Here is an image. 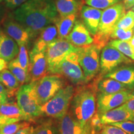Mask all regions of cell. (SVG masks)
Returning <instances> with one entry per match:
<instances>
[{
  "mask_svg": "<svg viewBox=\"0 0 134 134\" xmlns=\"http://www.w3.org/2000/svg\"><path fill=\"white\" fill-rule=\"evenodd\" d=\"M99 115L103 125L129 120L132 115L122 105L104 113L99 114Z\"/></svg>",
  "mask_w": 134,
  "mask_h": 134,
  "instance_id": "cell-20",
  "label": "cell"
},
{
  "mask_svg": "<svg viewBox=\"0 0 134 134\" xmlns=\"http://www.w3.org/2000/svg\"><path fill=\"white\" fill-rule=\"evenodd\" d=\"M34 127L32 126H27L21 129L14 134H32Z\"/></svg>",
  "mask_w": 134,
  "mask_h": 134,
  "instance_id": "cell-40",
  "label": "cell"
},
{
  "mask_svg": "<svg viewBox=\"0 0 134 134\" xmlns=\"http://www.w3.org/2000/svg\"><path fill=\"white\" fill-rule=\"evenodd\" d=\"M78 49L67 55L50 74L61 75L75 85L80 86L87 83L78 61Z\"/></svg>",
  "mask_w": 134,
  "mask_h": 134,
  "instance_id": "cell-6",
  "label": "cell"
},
{
  "mask_svg": "<svg viewBox=\"0 0 134 134\" xmlns=\"http://www.w3.org/2000/svg\"><path fill=\"white\" fill-rule=\"evenodd\" d=\"M58 14L54 0H29L16 8L13 18L26 29L31 41L54 24Z\"/></svg>",
  "mask_w": 134,
  "mask_h": 134,
  "instance_id": "cell-1",
  "label": "cell"
},
{
  "mask_svg": "<svg viewBox=\"0 0 134 134\" xmlns=\"http://www.w3.org/2000/svg\"><path fill=\"white\" fill-rule=\"evenodd\" d=\"M125 9H129L134 6V0H123Z\"/></svg>",
  "mask_w": 134,
  "mask_h": 134,
  "instance_id": "cell-41",
  "label": "cell"
},
{
  "mask_svg": "<svg viewBox=\"0 0 134 134\" xmlns=\"http://www.w3.org/2000/svg\"><path fill=\"white\" fill-rule=\"evenodd\" d=\"M96 96L94 86H81L75 89L69 111L81 126L91 133L90 121L96 113Z\"/></svg>",
  "mask_w": 134,
  "mask_h": 134,
  "instance_id": "cell-2",
  "label": "cell"
},
{
  "mask_svg": "<svg viewBox=\"0 0 134 134\" xmlns=\"http://www.w3.org/2000/svg\"><path fill=\"white\" fill-rule=\"evenodd\" d=\"M55 4L60 17L78 14L83 6L81 0H55Z\"/></svg>",
  "mask_w": 134,
  "mask_h": 134,
  "instance_id": "cell-22",
  "label": "cell"
},
{
  "mask_svg": "<svg viewBox=\"0 0 134 134\" xmlns=\"http://www.w3.org/2000/svg\"><path fill=\"white\" fill-rule=\"evenodd\" d=\"M78 48L65 38L58 37L52 42L46 50L48 74H50L67 55L76 51Z\"/></svg>",
  "mask_w": 134,
  "mask_h": 134,
  "instance_id": "cell-9",
  "label": "cell"
},
{
  "mask_svg": "<svg viewBox=\"0 0 134 134\" xmlns=\"http://www.w3.org/2000/svg\"><path fill=\"white\" fill-rule=\"evenodd\" d=\"M57 36V29L55 25L50 24L47 26L39 34L30 53H34L46 51L48 45L58 38Z\"/></svg>",
  "mask_w": 134,
  "mask_h": 134,
  "instance_id": "cell-17",
  "label": "cell"
},
{
  "mask_svg": "<svg viewBox=\"0 0 134 134\" xmlns=\"http://www.w3.org/2000/svg\"><path fill=\"white\" fill-rule=\"evenodd\" d=\"M110 125L119 127L128 134H134V122L130 120L115 122V123L110 124Z\"/></svg>",
  "mask_w": 134,
  "mask_h": 134,
  "instance_id": "cell-35",
  "label": "cell"
},
{
  "mask_svg": "<svg viewBox=\"0 0 134 134\" xmlns=\"http://www.w3.org/2000/svg\"><path fill=\"white\" fill-rule=\"evenodd\" d=\"M19 51V46L16 42L1 29L0 31V58L9 63L16 57Z\"/></svg>",
  "mask_w": 134,
  "mask_h": 134,
  "instance_id": "cell-18",
  "label": "cell"
},
{
  "mask_svg": "<svg viewBox=\"0 0 134 134\" xmlns=\"http://www.w3.org/2000/svg\"><path fill=\"white\" fill-rule=\"evenodd\" d=\"M32 134H59L58 125L51 119L45 120L34 128Z\"/></svg>",
  "mask_w": 134,
  "mask_h": 134,
  "instance_id": "cell-26",
  "label": "cell"
},
{
  "mask_svg": "<svg viewBox=\"0 0 134 134\" xmlns=\"http://www.w3.org/2000/svg\"><path fill=\"white\" fill-rule=\"evenodd\" d=\"M16 103L29 121L42 116L41 105L38 104L35 82L25 83L16 93Z\"/></svg>",
  "mask_w": 134,
  "mask_h": 134,
  "instance_id": "cell-5",
  "label": "cell"
},
{
  "mask_svg": "<svg viewBox=\"0 0 134 134\" xmlns=\"http://www.w3.org/2000/svg\"><path fill=\"white\" fill-rule=\"evenodd\" d=\"M9 98L10 96L8 90L0 83V105L9 102Z\"/></svg>",
  "mask_w": 134,
  "mask_h": 134,
  "instance_id": "cell-36",
  "label": "cell"
},
{
  "mask_svg": "<svg viewBox=\"0 0 134 134\" xmlns=\"http://www.w3.org/2000/svg\"><path fill=\"white\" fill-rule=\"evenodd\" d=\"M103 11L101 9L83 5L81 9V16L85 26L92 36H96Z\"/></svg>",
  "mask_w": 134,
  "mask_h": 134,
  "instance_id": "cell-15",
  "label": "cell"
},
{
  "mask_svg": "<svg viewBox=\"0 0 134 134\" xmlns=\"http://www.w3.org/2000/svg\"><path fill=\"white\" fill-rule=\"evenodd\" d=\"M130 95H131L132 98H134V88L132 89V90H130Z\"/></svg>",
  "mask_w": 134,
  "mask_h": 134,
  "instance_id": "cell-44",
  "label": "cell"
},
{
  "mask_svg": "<svg viewBox=\"0 0 134 134\" xmlns=\"http://www.w3.org/2000/svg\"><path fill=\"white\" fill-rule=\"evenodd\" d=\"M101 48L93 44L78 47V61L87 83L94 78L100 70V52Z\"/></svg>",
  "mask_w": 134,
  "mask_h": 134,
  "instance_id": "cell-7",
  "label": "cell"
},
{
  "mask_svg": "<svg viewBox=\"0 0 134 134\" xmlns=\"http://www.w3.org/2000/svg\"><path fill=\"white\" fill-rule=\"evenodd\" d=\"M98 134H128L125 131L115 125L104 124L102 125L101 128Z\"/></svg>",
  "mask_w": 134,
  "mask_h": 134,
  "instance_id": "cell-34",
  "label": "cell"
},
{
  "mask_svg": "<svg viewBox=\"0 0 134 134\" xmlns=\"http://www.w3.org/2000/svg\"><path fill=\"white\" fill-rule=\"evenodd\" d=\"M129 42V43L130 44V46H131L132 48H133V51H134V35L133 36V37H132L131 39L129 41H128Z\"/></svg>",
  "mask_w": 134,
  "mask_h": 134,
  "instance_id": "cell-43",
  "label": "cell"
},
{
  "mask_svg": "<svg viewBox=\"0 0 134 134\" xmlns=\"http://www.w3.org/2000/svg\"><path fill=\"white\" fill-rule=\"evenodd\" d=\"M20 121H21V120L19 119L13 118V117H6L4 116V115H0V127Z\"/></svg>",
  "mask_w": 134,
  "mask_h": 134,
  "instance_id": "cell-38",
  "label": "cell"
},
{
  "mask_svg": "<svg viewBox=\"0 0 134 134\" xmlns=\"http://www.w3.org/2000/svg\"><path fill=\"white\" fill-rule=\"evenodd\" d=\"M119 2L120 0H85L88 6L99 9H105Z\"/></svg>",
  "mask_w": 134,
  "mask_h": 134,
  "instance_id": "cell-33",
  "label": "cell"
},
{
  "mask_svg": "<svg viewBox=\"0 0 134 134\" xmlns=\"http://www.w3.org/2000/svg\"><path fill=\"white\" fill-rule=\"evenodd\" d=\"M3 31L13 38L18 46H27L31 41L26 29L14 19H6L3 23Z\"/></svg>",
  "mask_w": 134,
  "mask_h": 134,
  "instance_id": "cell-13",
  "label": "cell"
},
{
  "mask_svg": "<svg viewBox=\"0 0 134 134\" xmlns=\"http://www.w3.org/2000/svg\"><path fill=\"white\" fill-rule=\"evenodd\" d=\"M8 69L16 77L21 85L26 83L27 74L18 62L16 58L8 63Z\"/></svg>",
  "mask_w": 134,
  "mask_h": 134,
  "instance_id": "cell-27",
  "label": "cell"
},
{
  "mask_svg": "<svg viewBox=\"0 0 134 134\" xmlns=\"http://www.w3.org/2000/svg\"><path fill=\"white\" fill-rule=\"evenodd\" d=\"M0 83L7 89L10 98L14 96L21 86L18 80L8 68L0 72Z\"/></svg>",
  "mask_w": 134,
  "mask_h": 134,
  "instance_id": "cell-25",
  "label": "cell"
},
{
  "mask_svg": "<svg viewBox=\"0 0 134 134\" xmlns=\"http://www.w3.org/2000/svg\"><path fill=\"white\" fill-rule=\"evenodd\" d=\"M108 44L115 48L127 57L134 61V51L128 41L113 39V41L109 42Z\"/></svg>",
  "mask_w": 134,
  "mask_h": 134,
  "instance_id": "cell-28",
  "label": "cell"
},
{
  "mask_svg": "<svg viewBox=\"0 0 134 134\" xmlns=\"http://www.w3.org/2000/svg\"><path fill=\"white\" fill-rule=\"evenodd\" d=\"M77 15L78 14H73L63 17H57L54 24L57 29L58 38L66 39L75 26Z\"/></svg>",
  "mask_w": 134,
  "mask_h": 134,
  "instance_id": "cell-21",
  "label": "cell"
},
{
  "mask_svg": "<svg viewBox=\"0 0 134 134\" xmlns=\"http://www.w3.org/2000/svg\"><path fill=\"white\" fill-rule=\"evenodd\" d=\"M98 93H114L122 91H128V88L124 85L117 80L110 78H104L99 80L96 86Z\"/></svg>",
  "mask_w": 134,
  "mask_h": 134,
  "instance_id": "cell-23",
  "label": "cell"
},
{
  "mask_svg": "<svg viewBox=\"0 0 134 134\" xmlns=\"http://www.w3.org/2000/svg\"><path fill=\"white\" fill-rule=\"evenodd\" d=\"M122 65L113 71L104 75L105 78H110L124 85L129 90L134 88V65Z\"/></svg>",
  "mask_w": 134,
  "mask_h": 134,
  "instance_id": "cell-16",
  "label": "cell"
},
{
  "mask_svg": "<svg viewBox=\"0 0 134 134\" xmlns=\"http://www.w3.org/2000/svg\"><path fill=\"white\" fill-rule=\"evenodd\" d=\"M20 122L1 126L0 127V134H14L21 129L30 125L29 122Z\"/></svg>",
  "mask_w": 134,
  "mask_h": 134,
  "instance_id": "cell-31",
  "label": "cell"
},
{
  "mask_svg": "<svg viewBox=\"0 0 134 134\" xmlns=\"http://www.w3.org/2000/svg\"><path fill=\"white\" fill-rule=\"evenodd\" d=\"M133 36V29L129 31L115 27L110 34V37L113 39H118L124 41H129Z\"/></svg>",
  "mask_w": 134,
  "mask_h": 134,
  "instance_id": "cell-32",
  "label": "cell"
},
{
  "mask_svg": "<svg viewBox=\"0 0 134 134\" xmlns=\"http://www.w3.org/2000/svg\"><path fill=\"white\" fill-rule=\"evenodd\" d=\"M129 120H130V121L134 122V115H132L130 117V118L129 119Z\"/></svg>",
  "mask_w": 134,
  "mask_h": 134,
  "instance_id": "cell-45",
  "label": "cell"
},
{
  "mask_svg": "<svg viewBox=\"0 0 134 134\" xmlns=\"http://www.w3.org/2000/svg\"><path fill=\"white\" fill-rule=\"evenodd\" d=\"M75 88L66 85L41 106L42 116L59 120L68 113Z\"/></svg>",
  "mask_w": 134,
  "mask_h": 134,
  "instance_id": "cell-4",
  "label": "cell"
},
{
  "mask_svg": "<svg viewBox=\"0 0 134 134\" xmlns=\"http://www.w3.org/2000/svg\"><path fill=\"white\" fill-rule=\"evenodd\" d=\"M8 62L3 58H0V72L8 68Z\"/></svg>",
  "mask_w": 134,
  "mask_h": 134,
  "instance_id": "cell-42",
  "label": "cell"
},
{
  "mask_svg": "<svg viewBox=\"0 0 134 134\" xmlns=\"http://www.w3.org/2000/svg\"><path fill=\"white\" fill-rule=\"evenodd\" d=\"M66 40L76 47H83L93 44L94 38L81 21L75 23L73 29L67 37Z\"/></svg>",
  "mask_w": 134,
  "mask_h": 134,
  "instance_id": "cell-14",
  "label": "cell"
},
{
  "mask_svg": "<svg viewBox=\"0 0 134 134\" xmlns=\"http://www.w3.org/2000/svg\"><path fill=\"white\" fill-rule=\"evenodd\" d=\"M29 0H4L5 5L8 9H16Z\"/></svg>",
  "mask_w": 134,
  "mask_h": 134,
  "instance_id": "cell-37",
  "label": "cell"
},
{
  "mask_svg": "<svg viewBox=\"0 0 134 134\" xmlns=\"http://www.w3.org/2000/svg\"><path fill=\"white\" fill-rule=\"evenodd\" d=\"M115 27L120 28L125 31L133 29L134 27V11H129L124 15L117 23Z\"/></svg>",
  "mask_w": 134,
  "mask_h": 134,
  "instance_id": "cell-29",
  "label": "cell"
},
{
  "mask_svg": "<svg viewBox=\"0 0 134 134\" xmlns=\"http://www.w3.org/2000/svg\"><path fill=\"white\" fill-rule=\"evenodd\" d=\"M1 29H2V28H1V27H0V31H1Z\"/></svg>",
  "mask_w": 134,
  "mask_h": 134,
  "instance_id": "cell-47",
  "label": "cell"
},
{
  "mask_svg": "<svg viewBox=\"0 0 134 134\" xmlns=\"http://www.w3.org/2000/svg\"><path fill=\"white\" fill-rule=\"evenodd\" d=\"M130 90L114 93H101L97 94V112L102 114L116 108L132 99Z\"/></svg>",
  "mask_w": 134,
  "mask_h": 134,
  "instance_id": "cell-11",
  "label": "cell"
},
{
  "mask_svg": "<svg viewBox=\"0 0 134 134\" xmlns=\"http://www.w3.org/2000/svg\"><path fill=\"white\" fill-rule=\"evenodd\" d=\"M66 85L62 76L57 74H47L35 81L36 91L38 104L42 105Z\"/></svg>",
  "mask_w": 134,
  "mask_h": 134,
  "instance_id": "cell-8",
  "label": "cell"
},
{
  "mask_svg": "<svg viewBox=\"0 0 134 134\" xmlns=\"http://www.w3.org/2000/svg\"><path fill=\"white\" fill-rule=\"evenodd\" d=\"M0 115L29 121L28 117L22 111L17 103L14 101L8 102L7 103L0 105Z\"/></svg>",
  "mask_w": 134,
  "mask_h": 134,
  "instance_id": "cell-24",
  "label": "cell"
},
{
  "mask_svg": "<svg viewBox=\"0 0 134 134\" xmlns=\"http://www.w3.org/2000/svg\"><path fill=\"white\" fill-rule=\"evenodd\" d=\"M132 10H133V11H134V7H133V9H132Z\"/></svg>",
  "mask_w": 134,
  "mask_h": 134,
  "instance_id": "cell-48",
  "label": "cell"
},
{
  "mask_svg": "<svg viewBox=\"0 0 134 134\" xmlns=\"http://www.w3.org/2000/svg\"><path fill=\"white\" fill-rule=\"evenodd\" d=\"M15 58L27 74L29 65V58L26 46L23 45V46H19V53Z\"/></svg>",
  "mask_w": 134,
  "mask_h": 134,
  "instance_id": "cell-30",
  "label": "cell"
},
{
  "mask_svg": "<svg viewBox=\"0 0 134 134\" xmlns=\"http://www.w3.org/2000/svg\"><path fill=\"white\" fill-rule=\"evenodd\" d=\"M131 115H134V98H132L122 105Z\"/></svg>",
  "mask_w": 134,
  "mask_h": 134,
  "instance_id": "cell-39",
  "label": "cell"
},
{
  "mask_svg": "<svg viewBox=\"0 0 134 134\" xmlns=\"http://www.w3.org/2000/svg\"><path fill=\"white\" fill-rule=\"evenodd\" d=\"M125 6L119 2L110 6L103 11L99 24L98 32L94 36L93 43L103 48L108 43L110 34L114 29L119 19L124 15Z\"/></svg>",
  "mask_w": 134,
  "mask_h": 134,
  "instance_id": "cell-3",
  "label": "cell"
},
{
  "mask_svg": "<svg viewBox=\"0 0 134 134\" xmlns=\"http://www.w3.org/2000/svg\"><path fill=\"white\" fill-rule=\"evenodd\" d=\"M3 1V0H0V3H1V2H2Z\"/></svg>",
  "mask_w": 134,
  "mask_h": 134,
  "instance_id": "cell-46",
  "label": "cell"
},
{
  "mask_svg": "<svg viewBox=\"0 0 134 134\" xmlns=\"http://www.w3.org/2000/svg\"><path fill=\"white\" fill-rule=\"evenodd\" d=\"M58 124L59 134H91L74 118L68 110Z\"/></svg>",
  "mask_w": 134,
  "mask_h": 134,
  "instance_id": "cell-19",
  "label": "cell"
},
{
  "mask_svg": "<svg viewBox=\"0 0 134 134\" xmlns=\"http://www.w3.org/2000/svg\"><path fill=\"white\" fill-rule=\"evenodd\" d=\"M129 58L108 43L103 48L100 57V70L101 75L110 73L122 64L132 63Z\"/></svg>",
  "mask_w": 134,
  "mask_h": 134,
  "instance_id": "cell-10",
  "label": "cell"
},
{
  "mask_svg": "<svg viewBox=\"0 0 134 134\" xmlns=\"http://www.w3.org/2000/svg\"><path fill=\"white\" fill-rule=\"evenodd\" d=\"M47 74L46 51L34 53H29V65L26 83L38 81Z\"/></svg>",
  "mask_w": 134,
  "mask_h": 134,
  "instance_id": "cell-12",
  "label": "cell"
}]
</instances>
